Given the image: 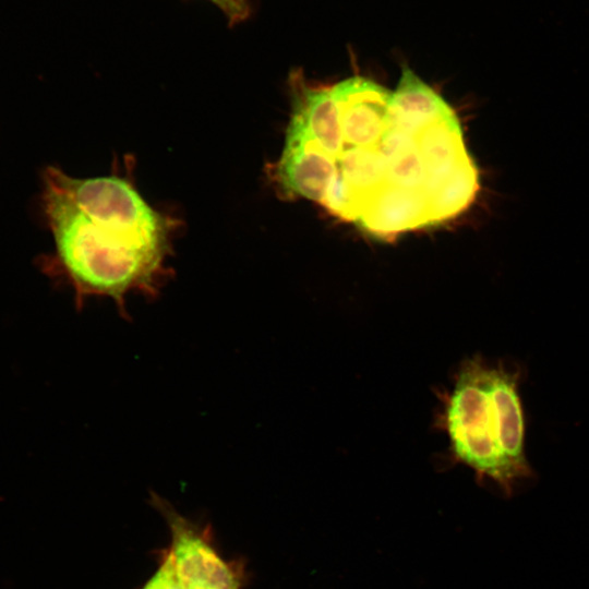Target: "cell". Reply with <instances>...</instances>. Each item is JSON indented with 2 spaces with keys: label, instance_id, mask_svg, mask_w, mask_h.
I'll return each instance as SVG.
<instances>
[{
  "label": "cell",
  "instance_id": "1",
  "mask_svg": "<svg viewBox=\"0 0 589 589\" xmlns=\"http://www.w3.org/2000/svg\"><path fill=\"white\" fill-rule=\"evenodd\" d=\"M44 208L56 243V265L83 306L92 297L155 298L170 276L167 261L179 220L148 204L118 175L79 179L48 167Z\"/></svg>",
  "mask_w": 589,
  "mask_h": 589
},
{
  "label": "cell",
  "instance_id": "2",
  "mask_svg": "<svg viewBox=\"0 0 589 589\" xmlns=\"http://www.w3.org/2000/svg\"><path fill=\"white\" fill-rule=\"evenodd\" d=\"M518 383V372L492 366L479 357L468 359L442 396L438 420L453 457L508 495L518 481L533 474L525 453Z\"/></svg>",
  "mask_w": 589,
  "mask_h": 589
},
{
  "label": "cell",
  "instance_id": "3",
  "mask_svg": "<svg viewBox=\"0 0 589 589\" xmlns=\"http://www.w3.org/2000/svg\"><path fill=\"white\" fill-rule=\"evenodd\" d=\"M225 15L229 27L248 21L253 12L251 0H207Z\"/></svg>",
  "mask_w": 589,
  "mask_h": 589
},
{
  "label": "cell",
  "instance_id": "4",
  "mask_svg": "<svg viewBox=\"0 0 589 589\" xmlns=\"http://www.w3.org/2000/svg\"><path fill=\"white\" fill-rule=\"evenodd\" d=\"M176 573L171 552L168 554L163 565L154 577L143 589H165L171 576Z\"/></svg>",
  "mask_w": 589,
  "mask_h": 589
},
{
  "label": "cell",
  "instance_id": "5",
  "mask_svg": "<svg viewBox=\"0 0 589 589\" xmlns=\"http://www.w3.org/2000/svg\"><path fill=\"white\" fill-rule=\"evenodd\" d=\"M165 589H185L178 579L176 573L171 576Z\"/></svg>",
  "mask_w": 589,
  "mask_h": 589
},
{
  "label": "cell",
  "instance_id": "6",
  "mask_svg": "<svg viewBox=\"0 0 589 589\" xmlns=\"http://www.w3.org/2000/svg\"><path fill=\"white\" fill-rule=\"evenodd\" d=\"M188 589H208V588H204V587H200V586H191Z\"/></svg>",
  "mask_w": 589,
  "mask_h": 589
}]
</instances>
